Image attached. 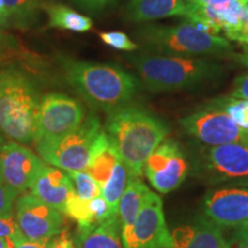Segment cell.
Returning a JSON list of instances; mask_svg holds the SVG:
<instances>
[{"mask_svg":"<svg viewBox=\"0 0 248 248\" xmlns=\"http://www.w3.org/2000/svg\"><path fill=\"white\" fill-rule=\"evenodd\" d=\"M104 130L132 177H141L147 159L169 135L162 120L132 104L109 111Z\"/></svg>","mask_w":248,"mask_h":248,"instance_id":"cell-1","label":"cell"},{"mask_svg":"<svg viewBox=\"0 0 248 248\" xmlns=\"http://www.w3.org/2000/svg\"><path fill=\"white\" fill-rule=\"evenodd\" d=\"M64 79L92 107L109 113L131 104L140 82L116 64L60 59Z\"/></svg>","mask_w":248,"mask_h":248,"instance_id":"cell-2","label":"cell"},{"mask_svg":"<svg viewBox=\"0 0 248 248\" xmlns=\"http://www.w3.org/2000/svg\"><path fill=\"white\" fill-rule=\"evenodd\" d=\"M126 60L138 79L151 92H176L194 89L224 74V67L209 58H184L142 52Z\"/></svg>","mask_w":248,"mask_h":248,"instance_id":"cell-3","label":"cell"},{"mask_svg":"<svg viewBox=\"0 0 248 248\" xmlns=\"http://www.w3.org/2000/svg\"><path fill=\"white\" fill-rule=\"evenodd\" d=\"M39 93L29 75L14 67L0 70V131L20 144L35 142Z\"/></svg>","mask_w":248,"mask_h":248,"instance_id":"cell-4","label":"cell"},{"mask_svg":"<svg viewBox=\"0 0 248 248\" xmlns=\"http://www.w3.org/2000/svg\"><path fill=\"white\" fill-rule=\"evenodd\" d=\"M136 37L151 53L184 58H231L233 46L228 39L201 30L185 20L177 26H146Z\"/></svg>","mask_w":248,"mask_h":248,"instance_id":"cell-5","label":"cell"},{"mask_svg":"<svg viewBox=\"0 0 248 248\" xmlns=\"http://www.w3.org/2000/svg\"><path fill=\"white\" fill-rule=\"evenodd\" d=\"M105 137L100 120L92 114L74 131L57 140L36 142V148L48 164L64 171H85Z\"/></svg>","mask_w":248,"mask_h":248,"instance_id":"cell-6","label":"cell"},{"mask_svg":"<svg viewBox=\"0 0 248 248\" xmlns=\"http://www.w3.org/2000/svg\"><path fill=\"white\" fill-rule=\"evenodd\" d=\"M198 175L212 184L248 187V147L237 144L206 146L198 162Z\"/></svg>","mask_w":248,"mask_h":248,"instance_id":"cell-7","label":"cell"},{"mask_svg":"<svg viewBox=\"0 0 248 248\" xmlns=\"http://www.w3.org/2000/svg\"><path fill=\"white\" fill-rule=\"evenodd\" d=\"M84 120V106L78 100L64 93H47L40 98L35 144L57 140L78 128Z\"/></svg>","mask_w":248,"mask_h":248,"instance_id":"cell-8","label":"cell"},{"mask_svg":"<svg viewBox=\"0 0 248 248\" xmlns=\"http://www.w3.org/2000/svg\"><path fill=\"white\" fill-rule=\"evenodd\" d=\"M183 131L206 146L237 144L248 147V130L223 111L203 107L179 120Z\"/></svg>","mask_w":248,"mask_h":248,"instance_id":"cell-9","label":"cell"},{"mask_svg":"<svg viewBox=\"0 0 248 248\" xmlns=\"http://www.w3.org/2000/svg\"><path fill=\"white\" fill-rule=\"evenodd\" d=\"M124 248H170L171 233L163 214L162 200L150 192L131 229L122 233Z\"/></svg>","mask_w":248,"mask_h":248,"instance_id":"cell-10","label":"cell"},{"mask_svg":"<svg viewBox=\"0 0 248 248\" xmlns=\"http://www.w3.org/2000/svg\"><path fill=\"white\" fill-rule=\"evenodd\" d=\"M14 212L17 224L27 240L53 239L64 229L63 215L31 193L15 199Z\"/></svg>","mask_w":248,"mask_h":248,"instance_id":"cell-11","label":"cell"},{"mask_svg":"<svg viewBox=\"0 0 248 248\" xmlns=\"http://www.w3.org/2000/svg\"><path fill=\"white\" fill-rule=\"evenodd\" d=\"M190 166L181 145L164 139L145 164L144 172L152 186L161 193H169L182 185Z\"/></svg>","mask_w":248,"mask_h":248,"instance_id":"cell-12","label":"cell"},{"mask_svg":"<svg viewBox=\"0 0 248 248\" xmlns=\"http://www.w3.org/2000/svg\"><path fill=\"white\" fill-rule=\"evenodd\" d=\"M43 166L40 157L16 141L0 145V178L17 197L29 190Z\"/></svg>","mask_w":248,"mask_h":248,"instance_id":"cell-13","label":"cell"},{"mask_svg":"<svg viewBox=\"0 0 248 248\" xmlns=\"http://www.w3.org/2000/svg\"><path fill=\"white\" fill-rule=\"evenodd\" d=\"M203 212L219 228H238L245 224L248 222V188L225 187L207 192Z\"/></svg>","mask_w":248,"mask_h":248,"instance_id":"cell-14","label":"cell"},{"mask_svg":"<svg viewBox=\"0 0 248 248\" xmlns=\"http://www.w3.org/2000/svg\"><path fill=\"white\" fill-rule=\"evenodd\" d=\"M30 193L63 214L73 182L67 171L44 163L30 186Z\"/></svg>","mask_w":248,"mask_h":248,"instance_id":"cell-15","label":"cell"},{"mask_svg":"<svg viewBox=\"0 0 248 248\" xmlns=\"http://www.w3.org/2000/svg\"><path fill=\"white\" fill-rule=\"evenodd\" d=\"M171 238L170 248H229L221 228L203 217L175 229Z\"/></svg>","mask_w":248,"mask_h":248,"instance_id":"cell-16","label":"cell"},{"mask_svg":"<svg viewBox=\"0 0 248 248\" xmlns=\"http://www.w3.org/2000/svg\"><path fill=\"white\" fill-rule=\"evenodd\" d=\"M76 248H124L119 214L90 225H78L74 235Z\"/></svg>","mask_w":248,"mask_h":248,"instance_id":"cell-17","label":"cell"},{"mask_svg":"<svg viewBox=\"0 0 248 248\" xmlns=\"http://www.w3.org/2000/svg\"><path fill=\"white\" fill-rule=\"evenodd\" d=\"M185 0H130L124 6V17L130 22L142 23L170 16H185Z\"/></svg>","mask_w":248,"mask_h":248,"instance_id":"cell-18","label":"cell"},{"mask_svg":"<svg viewBox=\"0 0 248 248\" xmlns=\"http://www.w3.org/2000/svg\"><path fill=\"white\" fill-rule=\"evenodd\" d=\"M63 214L76 221L78 225L94 224L114 215L109 204L102 195L90 200H83L77 197L74 190L68 197Z\"/></svg>","mask_w":248,"mask_h":248,"instance_id":"cell-19","label":"cell"},{"mask_svg":"<svg viewBox=\"0 0 248 248\" xmlns=\"http://www.w3.org/2000/svg\"><path fill=\"white\" fill-rule=\"evenodd\" d=\"M150 192L151 190L144 184L140 177L130 176L128 185L121 197L117 212L122 233H125L131 229Z\"/></svg>","mask_w":248,"mask_h":248,"instance_id":"cell-20","label":"cell"},{"mask_svg":"<svg viewBox=\"0 0 248 248\" xmlns=\"http://www.w3.org/2000/svg\"><path fill=\"white\" fill-rule=\"evenodd\" d=\"M42 8L47 14L49 28L75 31V32H86L92 29L93 22L91 18L66 5L47 1L42 5Z\"/></svg>","mask_w":248,"mask_h":248,"instance_id":"cell-21","label":"cell"},{"mask_svg":"<svg viewBox=\"0 0 248 248\" xmlns=\"http://www.w3.org/2000/svg\"><path fill=\"white\" fill-rule=\"evenodd\" d=\"M8 13L11 26L26 30L38 18L42 0H2Z\"/></svg>","mask_w":248,"mask_h":248,"instance_id":"cell-22","label":"cell"},{"mask_svg":"<svg viewBox=\"0 0 248 248\" xmlns=\"http://www.w3.org/2000/svg\"><path fill=\"white\" fill-rule=\"evenodd\" d=\"M206 107L214 108L226 114L230 119L248 130V100L234 97H218L210 100Z\"/></svg>","mask_w":248,"mask_h":248,"instance_id":"cell-23","label":"cell"},{"mask_svg":"<svg viewBox=\"0 0 248 248\" xmlns=\"http://www.w3.org/2000/svg\"><path fill=\"white\" fill-rule=\"evenodd\" d=\"M73 182V190L77 197L83 200H90L100 197L101 188L86 171H67Z\"/></svg>","mask_w":248,"mask_h":248,"instance_id":"cell-24","label":"cell"},{"mask_svg":"<svg viewBox=\"0 0 248 248\" xmlns=\"http://www.w3.org/2000/svg\"><path fill=\"white\" fill-rule=\"evenodd\" d=\"M99 36L105 44L113 48L121 49V51L133 52L139 47V45L132 42V39L126 33L121 32V31H106V32H101Z\"/></svg>","mask_w":248,"mask_h":248,"instance_id":"cell-25","label":"cell"},{"mask_svg":"<svg viewBox=\"0 0 248 248\" xmlns=\"http://www.w3.org/2000/svg\"><path fill=\"white\" fill-rule=\"evenodd\" d=\"M0 238L11 240L14 246L26 239L14 216H0Z\"/></svg>","mask_w":248,"mask_h":248,"instance_id":"cell-26","label":"cell"},{"mask_svg":"<svg viewBox=\"0 0 248 248\" xmlns=\"http://www.w3.org/2000/svg\"><path fill=\"white\" fill-rule=\"evenodd\" d=\"M17 195L0 178V216H14V203Z\"/></svg>","mask_w":248,"mask_h":248,"instance_id":"cell-27","label":"cell"},{"mask_svg":"<svg viewBox=\"0 0 248 248\" xmlns=\"http://www.w3.org/2000/svg\"><path fill=\"white\" fill-rule=\"evenodd\" d=\"M20 47V42L16 37L0 29V61L8 58V55L18 53Z\"/></svg>","mask_w":248,"mask_h":248,"instance_id":"cell-28","label":"cell"},{"mask_svg":"<svg viewBox=\"0 0 248 248\" xmlns=\"http://www.w3.org/2000/svg\"><path fill=\"white\" fill-rule=\"evenodd\" d=\"M71 1L88 13L99 14L115 4L116 0H71Z\"/></svg>","mask_w":248,"mask_h":248,"instance_id":"cell-29","label":"cell"},{"mask_svg":"<svg viewBox=\"0 0 248 248\" xmlns=\"http://www.w3.org/2000/svg\"><path fill=\"white\" fill-rule=\"evenodd\" d=\"M232 97L248 100V74L235 77L232 88Z\"/></svg>","mask_w":248,"mask_h":248,"instance_id":"cell-30","label":"cell"},{"mask_svg":"<svg viewBox=\"0 0 248 248\" xmlns=\"http://www.w3.org/2000/svg\"><path fill=\"white\" fill-rule=\"evenodd\" d=\"M52 248H76L74 239L69 235L67 229H63L60 234H58L52 243Z\"/></svg>","mask_w":248,"mask_h":248,"instance_id":"cell-31","label":"cell"},{"mask_svg":"<svg viewBox=\"0 0 248 248\" xmlns=\"http://www.w3.org/2000/svg\"><path fill=\"white\" fill-rule=\"evenodd\" d=\"M229 39L240 43V44H243L244 46L248 45V15H244L240 28L238 29L237 32H234Z\"/></svg>","mask_w":248,"mask_h":248,"instance_id":"cell-32","label":"cell"},{"mask_svg":"<svg viewBox=\"0 0 248 248\" xmlns=\"http://www.w3.org/2000/svg\"><path fill=\"white\" fill-rule=\"evenodd\" d=\"M53 239H44V240H27L24 239L21 243L16 244L14 248H52Z\"/></svg>","mask_w":248,"mask_h":248,"instance_id":"cell-33","label":"cell"},{"mask_svg":"<svg viewBox=\"0 0 248 248\" xmlns=\"http://www.w3.org/2000/svg\"><path fill=\"white\" fill-rule=\"evenodd\" d=\"M233 238L243 244L245 247L248 248V222L235 228Z\"/></svg>","mask_w":248,"mask_h":248,"instance_id":"cell-34","label":"cell"},{"mask_svg":"<svg viewBox=\"0 0 248 248\" xmlns=\"http://www.w3.org/2000/svg\"><path fill=\"white\" fill-rule=\"evenodd\" d=\"M237 63L241 64V66L248 68V48L244 47V51L241 53H234L231 57Z\"/></svg>","mask_w":248,"mask_h":248,"instance_id":"cell-35","label":"cell"},{"mask_svg":"<svg viewBox=\"0 0 248 248\" xmlns=\"http://www.w3.org/2000/svg\"><path fill=\"white\" fill-rule=\"evenodd\" d=\"M212 1H215V0H185L186 5L188 6H201L209 4ZM246 1H248V0H246Z\"/></svg>","mask_w":248,"mask_h":248,"instance_id":"cell-36","label":"cell"},{"mask_svg":"<svg viewBox=\"0 0 248 248\" xmlns=\"http://www.w3.org/2000/svg\"><path fill=\"white\" fill-rule=\"evenodd\" d=\"M9 26H11V22H9V20L6 16H4V15L0 14V29H6V28H8Z\"/></svg>","mask_w":248,"mask_h":248,"instance_id":"cell-37","label":"cell"},{"mask_svg":"<svg viewBox=\"0 0 248 248\" xmlns=\"http://www.w3.org/2000/svg\"><path fill=\"white\" fill-rule=\"evenodd\" d=\"M0 248H14V244L5 238H0Z\"/></svg>","mask_w":248,"mask_h":248,"instance_id":"cell-38","label":"cell"},{"mask_svg":"<svg viewBox=\"0 0 248 248\" xmlns=\"http://www.w3.org/2000/svg\"><path fill=\"white\" fill-rule=\"evenodd\" d=\"M4 138H2V133H1V131H0V145H2L4 144Z\"/></svg>","mask_w":248,"mask_h":248,"instance_id":"cell-39","label":"cell"}]
</instances>
